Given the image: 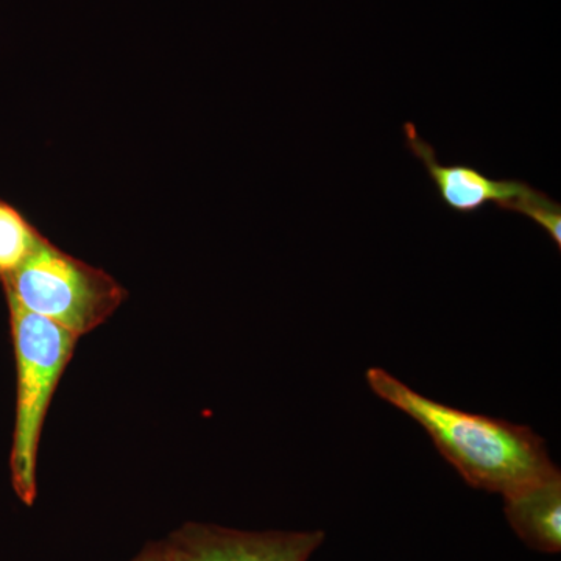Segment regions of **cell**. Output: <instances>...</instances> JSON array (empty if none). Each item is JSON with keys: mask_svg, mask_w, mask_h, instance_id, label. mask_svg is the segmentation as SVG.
<instances>
[{"mask_svg": "<svg viewBox=\"0 0 561 561\" xmlns=\"http://www.w3.org/2000/svg\"><path fill=\"white\" fill-rule=\"evenodd\" d=\"M18 368L16 424L11 449V481L20 500H36V457L44 416L79 337L28 311L7 294Z\"/></svg>", "mask_w": 561, "mask_h": 561, "instance_id": "2", "label": "cell"}, {"mask_svg": "<svg viewBox=\"0 0 561 561\" xmlns=\"http://www.w3.org/2000/svg\"><path fill=\"white\" fill-rule=\"evenodd\" d=\"M324 538L323 530L250 531L186 523L161 541L168 561H309Z\"/></svg>", "mask_w": 561, "mask_h": 561, "instance_id": "5", "label": "cell"}, {"mask_svg": "<svg viewBox=\"0 0 561 561\" xmlns=\"http://www.w3.org/2000/svg\"><path fill=\"white\" fill-rule=\"evenodd\" d=\"M402 133L408 150L426 169L443 205L454 213L472 216L485 206L496 205L508 213L522 214L541 230H548L559 219L560 202L526 181L493 180L472 165H443L434 147L421 138L412 122L402 125Z\"/></svg>", "mask_w": 561, "mask_h": 561, "instance_id": "4", "label": "cell"}, {"mask_svg": "<svg viewBox=\"0 0 561 561\" xmlns=\"http://www.w3.org/2000/svg\"><path fill=\"white\" fill-rule=\"evenodd\" d=\"M5 294L76 337L101 327L127 300L113 276L44 239L18 271L2 278Z\"/></svg>", "mask_w": 561, "mask_h": 561, "instance_id": "3", "label": "cell"}, {"mask_svg": "<svg viewBox=\"0 0 561 561\" xmlns=\"http://www.w3.org/2000/svg\"><path fill=\"white\" fill-rule=\"evenodd\" d=\"M44 239L20 209L0 198V278L18 271Z\"/></svg>", "mask_w": 561, "mask_h": 561, "instance_id": "7", "label": "cell"}, {"mask_svg": "<svg viewBox=\"0 0 561 561\" xmlns=\"http://www.w3.org/2000/svg\"><path fill=\"white\" fill-rule=\"evenodd\" d=\"M504 497V513L513 531L534 551H561V472L513 491Z\"/></svg>", "mask_w": 561, "mask_h": 561, "instance_id": "6", "label": "cell"}, {"mask_svg": "<svg viewBox=\"0 0 561 561\" xmlns=\"http://www.w3.org/2000/svg\"><path fill=\"white\" fill-rule=\"evenodd\" d=\"M376 397L411 416L472 489L507 494L559 470L529 426L460 411L424 397L383 368H370Z\"/></svg>", "mask_w": 561, "mask_h": 561, "instance_id": "1", "label": "cell"}, {"mask_svg": "<svg viewBox=\"0 0 561 561\" xmlns=\"http://www.w3.org/2000/svg\"><path fill=\"white\" fill-rule=\"evenodd\" d=\"M131 561H168L162 541H151Z\"/></svg>", "mask_w": 561, "mask_h": 561, "instance_id": "8", "label": "cell"}]
</instances>
